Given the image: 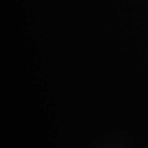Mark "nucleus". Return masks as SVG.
Segmentation results:
<instances>
[]
</instances>
